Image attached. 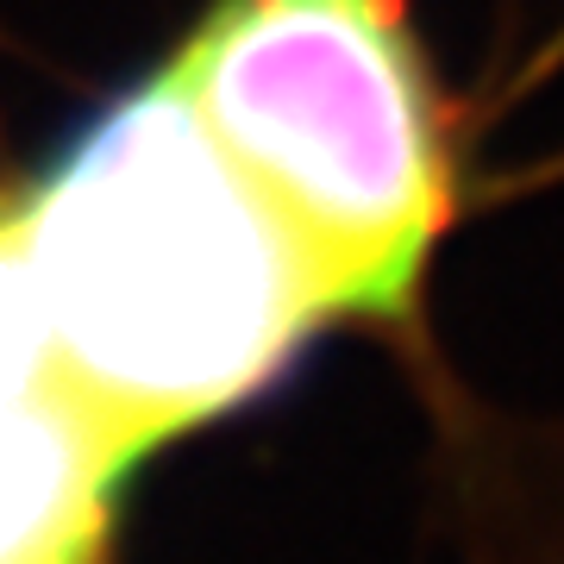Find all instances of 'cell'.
<instances>
[{
    "label": "cell",
    "instance_id": "obj_1",
    "mask_svg": "<svg viewBox=\"0 0 564 564\" xmlns=\"http://www.w3.org/2000/svg\"><path fill=\"white\" fill-rule=\"evenodd\" d=\"M13 220L57 389L126 470L251 402L333 321L314 263L170 63L63 144Z\"/></svg>",
    "mask_w": 564,
    "mask_h": 564
},
{
    "label": "cell",
    "instance_id": "obj_2",
    "mask_svg": "<svg viewBox=\"0 0 564 564\" xmlns=\"http://www.w3.org/2000/svg\"><path fill=\"white\" fill-rule=\"evenodd\" d=\"M170 76L302 245L333 321H395L458 202L402 0H214Z\"/></svg>",
    "mask_w": 564,
    "mask_h": 564
},
{
    "label": "cell",
    "instance_id": "obj_3",
    "mask_svg": "<svg viewBox=\"0 0 564 564\" xmlns=\"http://www.w3.org/2000/svg\"><path fill=\"white\" fill-rule=\"evenodd\" d=\"M126 464L95 440L63 389L0 408V564L107 540V496Z\"/></svg>",
    "mask_w": 564,
    "mask_h": 564
},
{
    "label": "cell",
    "instance_id": "obj_4",
    "mask_svg": "<svg viewBox=\"0 0 564 564\" xmlns=\"http://www.w3.org/2000/svg\"><path fill=\"white\" fill-rule=\"evenodd\" d=\"M39 389H57V364H51V333H44L32 270H25L13 202H0V408L25 402Z\"/></svg>",
    "mask_w": 564,
    "mask_h": 564
},
{
    "label": "cell",
    "instance_id": "obj_5",
    "mask_svg": "<svg viewBox=\"0 0 564 564\" xmlns=\"http://www.w3.org/2000/svg\"><path fill=\"white\" fill-rule=\"evenodd\" d=\"M95 558H101V545H63V552H44L32 564H95Z\"/></svg>",
    "mask_w": 564,
    "mask_h": 564
}]
</instances>
